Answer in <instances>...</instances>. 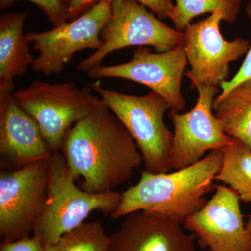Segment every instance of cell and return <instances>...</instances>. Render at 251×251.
Here are the masks:
<instances>
[{
  "instance_id": "1",
  "label": "cell",
  "mask_w": 251,
  "mask_h": 251,
  "mask_svg": "<svg viewBox=\"0 0 251 251\" xmlns=\"http://www.w3.org/2000/svg\"><path fill=\"white\" fill-rule=\"evenodd\" d=\"M138 150L125 126L101 100L68 132L62 153L74 179L83 178L81 189L102 193L130 179L143 161Z\"/></svg>"
},
{
  "instance_id": "2",
  "label": "cell",
  "mask_w": 251,
  "mask_h": 251,
  "mask_svg": "<svg viewBox=\"0 0 251 251\" xmlns=\"http://www.w3.org/2000/svg\"><path fill=\"white\" fill-rule=\"evenodd\" d=\"M222 156V151L213 150L198 163L174 173L142 172L140 181L122 193L121 202L110 217L145 211L182 224L206 204L205 196L214 188Z\"/></svg>"
},
{
  "instance_id": "3",
  "label": "cell",
  "mask_w": 251,
  "mask_h": 251,
  "mask_svg": "<svg viewBox=\"0 0 251 251\" xmlns=\"http://www.w3.org/2000/svg\"><path fill=\"white\" fill-rule=\"evenodd\" d=\"M75 181L62 153H53L49 159L47 200L32 227L34 237L44 247L80 226L92 211L111 214L121 202L122 193H88L77 188Z\"/></svg>"
},
{
  "instance_id": "4",
  "label": "cell",
  "mask_w": 251,
  "mask_h": 251,
  "mask_svg": "<svg viewBox=\"0 0 251 251\" xmlns=\"http://www.w3.org/2000/svg\"><path fill=\"white\" fill-rule=\"evenodd\" d=\"M90 87L133 137L145 171L153 174L169 173L173 133L163 121L165 112L171 109L168 102L153 91L144 96L130 95L108 90L100 80Z\"/></svg>"
},
{
  "instance_id": "5",
  "label": "cell",
  "mask_w": 251,
  "mask_h": 251,
  "mask_svg": "<svg viewBox=\"0 0 251 251\" xmlns=\"http://www.w3.org/2000/svg\"><path fill=\"white\" fill-rule=\"evenodd\" d=\"M91 87L80 88L74 81L50 83L35 80L13 93L16 102L39 126L52 152H62L73 126L90 113L101 99Z\"/></svg>"
},
{
  "instance_id": "6",
  "label": "cell",
  "mask_w": 251,
  "mask_h": 251,
  "mask_svg": "<svg viewBox=\"0 0 251 251\" xmlns=\"http://www.w3.org/2000/svg\"><path fill=\"white\" fill-rule=\"evenodd\" d=\"M111 16L100 33L101 47L77 66L87 73L100 65L109 54L129 46H151L156 52L174 49L184 43V32L167 25L145 6L133 0H113Z\"/></svg>"
},
{
  "instance_id": "7",
  "label": "cell",
  "mask_w": 251,
  "mask_h": 251,
  "mask_svg": "<svg viewBox=\"0 0 251 251\" xmlns=\"http://www.w3.org/2000/svg\"><path fill=\"white\" fill-rule=\"evenodd\" d=\"M111 16V3L100 0L76 19L63 23L49 31L29 32L27 42L39 52L31 65L33 72L58 75L74 54L87 49L99 50L103 44L100 33Z\"/></svg>"
},
{
  "instance_id": "8",
  "label": "cell",
  "mask_w": 251,
  "mask_h": 251,
  "mask_svg": "<svg viewBox=\"0 0 251 251\" xmlns=\"http://www.w3.org/2000/svg\"><path fill=\"white\" fill-rule=\"evenodd\" d=\"M49 160L0 174L1 242L29 237L48 197Z\"/></svg>"
},
{
  "instance_id": "9",
  "label": "cell",
  "mask_w": 251,
  "mask_h": 251,
  "mask_svg": "<svg viewBox=\"0 0 251 251\" xmlns=\"http://www.w3.org/2000/svg\"><path fill=\"white\" fill-rule=\"evenodd\" d=\"M225 21L223 13L215 12L184 28V48L191 69L186 74L191 88L202 86L219 87L227 80L229 64L247 54L251 44L237 37L225 40L220 24Z\"/></svg>"
},
{
  "instance_id": "10",
  "label": "cell",
  "mask_w": 251,
  "mask_h": 251,
  "mask_svg": "<svg viewBox=\"0 0 251 251\" xmlns=\"http://www.w3.org/2000/svg\"><path fill=\"white\" fill-rule=\"evenodd\" d=\"M188 64L184 44L165 52H151L138 47L130 62L92 68L90 78H122L147 86L168 102L172 110L183 111L186 100L181 92L183 74Z\"/></svg>"
},
{
  "instance_id": "11",
  "label": "cell",
  "mask_w": 251,
  "mask_h": 251,
  "mask_svg": "<svg viewBox=\"0 0 251 251\" xmlns=\"http://www.w3.org/2000/svg\"><path fill=\"white\" fill-rule=\"evenodd\" d=\"M197 90L194 108L186 113L172 110L169 113L174 126L171 166L176 171L198 163L206 151H222L232 140L211 110L219 87L202 86Z\"/></svg>"
},
{
  "instance_id": "12",
  "label": "cell",
  "mask_w": 251,
  "mask_h": 251,
  "mask_svg": "<svg viewBox=\"0 0 251 251\" xmlns=\"http://www.w3.org/2000/svg\"><path fill=\"white\" fill-rule=\"evenodd\" d=\"M214 188L210 201L185 219V228L192 231L201 247L210 251H251V232L243 220L240 198L225 185Z\"/></svg>"
},
{
  "instance_id": "13",
  "label": "cell",
  "mask_w": 251,
  "mask_h": 251,
  "mask_svg": "<svg viewBox=\"0 0 251 251\" xmlns=\"http://www.w3.org/2000/svg\"><path fill=\"white\" fill-rule=\"evenodd\" d=\"M52 154L37 122L13 94L0 95V155L4 171L48 161Z\"/></svg>"
},
{
  "instance_id": "14",
  "label": "cell",
  "mask_w": 251,
  "mask_h": 251,
  "mask_svg": "<svg viewBox=\"0 0 251 251\" xmlns=\"http://www.w3.org/2000/svg\"><path fill=\"white\" fill-rule=\"evenodd\" d=\"M127 216L110 236L109 251H196L197 236L186 234L181 223L145 211Z\"/></svg>"
},
{
  "instance_id": "15",
  "label": "cell",
  "mask_w": 251,
  "mask_h": 251,
  "mask_svg": "<svg viewBox=\"0 0 251 251\" xmlns=\"http://www.w3.org/2000/svg\"><path fill=\"white\" fill-rule=\"evenodd\" d=\"M28 11L0 16V95L15 92V79L34 62L23 33Z\"/></svg>"
},
{
  "instance_id": "16",
  "label": "cell",
  "mask_w": 251,
  "mask_h": 251,
  "mask_svg": "<svg viewBox=\"0 0 251 251\" xmlns=\"http://www.w3.org/2000/svg\"><path fill=\"white\" fill-rule=\"evenodd\" d=\"M212 109L226 135L242 140L251 149V79L226 95L216 96Z\"/></svg>"
},
{
  "instance_id": "17",
  "label": "cell",
  "mask_w": 251,
  "mask_h": 251,
  "mask_svg": "<svg viewBox=\"0 0 251 251\" xmlns=\"http://www.w3.org/2000/svg\"><path fill=\"white\" fill-rule=\"evenodd\" d=\"M221 151V166L214 180L229 185L242 202L251 203V149L232 138Z\"/></svg>"
},
{
  "instance_id": "18",
  "label": "cell",
  "mask_w": 251,
  "mask_h": 251,
  "mask_svg": "<svg viewBox=\"0 0 251 251\" xmlns=\"http://www.w3.org/2000/svg\"><path fill=\"white\" fill-rule=\"evenodd\" d=\"M110 237L100 221L84 222L63 234L57 242L45 246V251H109Z\"/></svg>"
},
{
  "instance_id": "19",
  "label": "cell",
  "mask_w": 251,
  "mask_h": 251,
  "mask_svg": "<svg viewBox=\"0 0 251 251\" xmlns=\"http://www.w3.org/2000/svg\"><path fill=\"white\" fill-rule=\"evenodd\" d=\"M175 29L183 31L193 19L206 13L221 12L225 22H237L242 0H175Z\"/></svg>"
},
{
  "instance_id": "20",
  "label": "cell",
  "mask_w": 251,
  "mask_h": 251,
  "mask_svg": "<svg viewBox=\"0 0 251 251\" xmlns=\"http://www.w3.org/2000/svg\"><path fill=\"white\" fill-rule=\"evenodd\" d=\"M21 1H29L37 6L53 27L68 21L69 0H0V9H7Z\"/></svg>"
},
{
  "instance_id": "21",
  "label": "cell",
  "mask_w": 251,
  "mask_h": 251,
  "mask_svg": "<svg viewBox=\"0 0 251 251\" xmlns=\"http://www.w3.org/2000/svg\"><path fill=\"white\" fill-rule=\"evenodd\" d=\"M246 11L251 22V0L248 2ZM249 79H251V44L249 51L246 54V58L236 75L230 80L225 81L220 85L221 93L219 95H226L234 87Z\"/></svg>"
},
{
  "instance_id": "22",
  "label": "cell",
  "mask_w": 251,
  "mask_h": 251,
  "mask_svg": "<svg viewBox=\"0 0 251 251\" xmlns=\"http://www.w3.org/2000/svg\"><path fill=\"white\" fill-rule=\"evenodd\" d=\"M109 1L113 0H108ZM145 7L149 8L157 18L160 20L171 19L175 18V4L174 0H133Z\"/></svg>"
},
{
  "instance_id": "23",
  "label": "cell",
  "mask_w": 251,
  "mask_h": 251,
  "mask_svg": "<svg viewBox=\"0 0 251 251\" xmlns=\"http://www.w3.org/2000/svg\"><path fill=\"white\" fill-rule=\"evenodd\" d=\"M0 251H45L44 246L35 237H27L17 242H1Z\"/></svg>"
},
{
  "instance_id": "24",
  "label": "cell",
  "mask_w": 251,
  "mask_h": 251,
  "mask_svg": "<svg viewBox=\"0 0 251 251\" xmlns=\"http://www.w3.org/2000/svg\"><path fill=\"white\" fill-rule=\"evenodd\" d=\"M100 0H69L68 21H74L88 11Z\"/></svg>"
},
{
  "instance_id": "25",
  "label": "cell",
  "mask_w": 251,
  "mask_h": 251,
  "mask_svg": "<svg viewBox=\"0 0 251 251\" xmlns=\"http://www.w3.org/2000/svg\"><path fill=\"white\" fill-rule=\"evenodd\" d=\"M246 225H247V229L251 232V214L249 216V219H248L247 223Z\"/></svg>"
}]
</instances>
